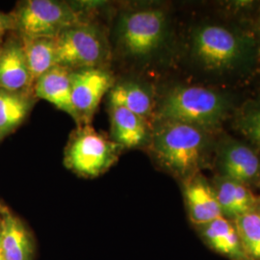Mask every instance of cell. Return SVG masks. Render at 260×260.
<instances>
[{"instance_id": "3", "label": "cell", "mask_w": 260, "mask_h": 260, "mask_svg": "<svg viewBox=\"0 0 260 260\" xmlns=\"http://www.w3.org/2000/svg\"><path fill=\"white\" fill-rule=\"evenodd\" d=\"M228 96L201 86H177L169 91L155 110L154 121H174L213 132L229 116Z\"/></svg>"}, {"instance_id": "24", "label": "cell", "mask_w": 260, "mask_h": 260, "mask_svg": "<svg viewBox=\"0 0 260 260\" xmlns=\"http://www.w3.org/2000/svg\"><path fill=\"white\" fill-rule=\"evenodd\" d=\"M257 36H258V42H259V45H260V20H259V23H258V27H257ZM260 50V48H259Z\"/></svg>"}, {"instance_id": "25", "label": "cell", "mask_w": 260, "mask_h": 260, "mask_svg": "<svg viewBox=\"0 0 260 260\" xmlns=\"http://www.w3.org/2000/svg\"><path fill=\"white\" fill-rule=\"evenodd\" d=\"M0 260H3V257H2V252H1V245H0Z\"/></svg>"}, {"instance_id": "4", "label": "cell", "mask_w": 260, "mask_h": 260, "mask_svg": "<svg viewBox=\"0 0 260 260\" xmlns=\"http://www.w3.org/2000/svg\"><path fill=\"white\" fill-rule=\"evenodd\" d=\"M122 147L93 129L77 126L65 149L64 164L75 175L94 178L105 174L119 160Z\"/></svg>"}, {"instance_id": "13", "label": "cell", "mask_w": 260, "mask_h": 260, "mask_svg": "<svg viewBox=\"0 0 260 260\" xmlns=\"http://www.w3.org/2000/svg\"><path fill=\"white\" fill-rule=\"evenodd\" d=\"M72 71L55 66L42 75L34 84V96L45 100L61 111L69 114L78 125V118L72 102Z\"/></svg>"}, {"instance_id": "18", "label": "cell", "mask_w": 260, "mask_h": 260, "mask_svg": "<svg viewBox=\"0 0 260 260\" xmlns=\"http://www.w3.org/2000/svg\"><path fill=\"white\" fill-rule=\"evenodd\" d=\"M34 103V93L0 90V141L19 128Z\"/></svg>"}, {"instance_id": "21", "label": "cell", "mask_w": 260, "mask_h": 260, "mask_svg": "<svg viewBox=\"0 0 260 260\" xmlns=\"http://www.w3.org/2000/svg\"><path fill=\"white\" fill-rule=\"evenodd\" d=\"M236 125L251 143L260 148V104H253L241 112Z\"/></svg>"}, {"instance_id": "5", "label": "cell", "mask_w": 260, "mask_h": 260, "mask_svg": "<svg viewBox=\"0 0 260 260\" xmlns=\"http://www.w3.org/2000/svg\"><path fill=\"white\" fill-rule=\"evenodd\" d=\"M20 39H56L67 28L83 22L81 12L55 0H26L12 12Z\"/></svg>"}, {"instance_id": "23", "label": "cell", "mask_w": 260, "mask_h": 260, "mask_svg": "<svg viewBox=\"0 0 260 260\" xmlns=\"http://www.w3.org/2000/svg\"><path fill=\"white\" fill-rule=\"evenodd\" d=\"M9 210V208H8L6 205H4L3 202L0 200V217L3 216L4 214L7 213Z\"/></svg>"}, {"instance_id": "22", "label": "cell", "mask_w": 260, "mask_h": 260, "mask_svg": "<svg viewBox=\"0 0 260 260\" xmlns=\"http://www.w3.org/2000/svg\"><path fill=\"white\" fill-rule=\"evenodd\" d=\"M16 24L15 19L12 15V13H3L0 11V39L1 37L8 33V32H15Z\"/></svg>"}, {"instance_id": "16", "label": "cell", "mask_w": 260, "mask_h": 260, "mask_svg": "<svg viewBox=\"0 0 260 260\" xmlns=\"http://www.w3.org/2000/svg\"><path fill=\"white\" fill-rule=\"evenodd\" d=\"M213 188L223 217L231 221L260 205L250 187L239 182L219 177Z\"/></svg>"}, {"instance_id": "12", "label": "cell", "mask_w": 260, "mask_h": 260, "mask_svg": "<svg viewBox=\"0 0 260 260\" xmlns=\"http://www.w3.org/2000/svg\"><path fill=\"white\" fill-rule=\"evenodd\" d=\"M0 245L3 260H35L34 235L11 210L0 217Z\"/></svg>"}, {"instance_id": "1", "label": "cell", "mask_w": 260, "mask_h": 260, "mask_svg": "<svg viewBox=\"0 0 260 260\" xmlns=\"http://www.w3.org/2000/svg\"><path fill=\"white\" fill-rule=\"evenodd\" d=\"M149 145L159 165L182 181L199 174L216 146L212 132L174 121H154Z\"/></svg>"}, {"instance_id": "11", "label": "cell", "mask_w": 260, "mask_h": 260, "mask_svg": "<svg viewBox=\"0 0 260 260\" xmlns=\"http://www.w3.org/2000/svg\"><path fill=\"white\" fill-rule=\"evenodd\" d=\"M183 196L189 218L197 228L223 216L213 186L202 175L183 180Z\"/></svg>"}, {"instance_id": "10", "label": "cell", "mask_w": 260, "mask_h": 260, "mask_svg": "<svg viewBox=\"0 0 260 260\" xmlns=\"http://www.w3.org/2000/svg\"><path fill=\"white\" fill-rule=\"evenodd\" d=\"M21 39L16 34L0 44V90L33 93Z\"/></svg>"}, {"instance_id": "6", "label": "cell", "mask_w": 260, "mask_h": 260, "mask_svg": "<svg viewBox=\"0 0 260 260\" xmlns=\"http://www.w3.org/2000/svg\"><path fill=\"white\" fill-rule=\"evenodd\" d=\"M55 40L56 66L71 71L103 68L109 58L102 30L87 21L67 28Z\"/></svg>"}, {"instance_id": "19", "label": "cell", "mask_w": 260, "mask_h": 260, "mask_svg": "<svg viewBox=\"0 0 260 260\" xmlns=\"http://www.w3.org/2000/svg\"><path fill=\"white\" fill-rule=\"evenodd\" d=\"M21 41L29 73L34 85L42 75L56 66V40L37 38L21 39Z\"/></svg>"}, {"instance_id": "14", "label": "cell", "mask_w": 260, "mask_h": 260, "mask_svg": "<svg viewBox=\"0 0 260 260\" xmlns=\"http://www.w3.org/2000/svg\"><path fill=\"white\" fill-rule=\"evenodd\" d=\"M111 138L122 149L148 145L151 134L149 121L120 106L110 105Z\"/></svg>"}, {"instance_id": "7", "label": "cell", "mask_w": 260, "mask_h": 260, "mask_svg": "<svg viewBox=\"0 0 260 260\" xmlns=\"http://www.w3.org/2000/svg\"><path fill=\"white\" fill-rule=\"evenodd\" d=\"M168 19L162 10L145 8L128 11L121 17L118 37L127 55L136 58L151 56L164 45Z\"/></svg>"}, {"instance_id": "9", "label": "cell", "mask_w": 260, "mask_h": 260, "mask_svg": "<svg viewBox=\"0 0 260 260\" xmlns=\"http://www.w3.org/2000/svg\"><path fill=\"white\" fill-rule=\"evenodd\" d=\"M215 151L220 177L248 187L259 180L260 157L248 145L225 137L216 144Z\"/></svg>"}, {"instance_id": "15", "label": "cell", "mask_w": 260, "mask_h": 260, "mask_svg": "<svg viewBox=\"0 0 260 260\" xmlns=\"http://www.w3.org/2000/svg\"><path fill=\"white\" fill-rule=\"evenodd\" d=\"M198 229L204 241L214 251L232 260H250L233 221L222 216Z\"/></svg>"}, {"instance_id": "17", "label": "cell", "mask_w": 260, "mask_h": 260, "mask_svg": "<svg viewBox=\"0 0 260 260\" xmlns=\"http://www.w3.org/2000/svg\"><path fill=\"white\" fill-rule=\"evenodd\" d=\"M109 104L127 109L148 121L155 113V102L150 90L135 81L115 84L109 91Z\"/></svg>"}, {"instance_id": "8", "label": "cell", "mask_w": 260, "mask_h": 260, "mask_svg": "<svg viewBox=\"0 0 260 260\" xmlns=\"http://www.w3.org/2000/svg\"><path fill=\"white\" fill-rule=\"evenodd\" d=\"M72 102L78 125L90 124L104 94L115 85L114 76L104 68L72 71Z\"/></svg>"}, {"instance_id": "20", "label": "cell", "mask_w": 260, "mask_h": 260, "mask_svg": "<svg viewBox=\"0 0 260 260\" xmlns=\"http://www.w3.org/2000/svg\"><path fill=\"white\" fill-rule=\"evenodd\" d=\"M250 260H260V205L233 221Z\"/></svg>"}, {"instance_id": "2", "label": "cell", "mask_w": 260, "mask_h": 260, "mask_svg": "<svg viewBox=\"0 0 260 260\" xmlns=\"http://www.w3.org/2000/svg\"><path fill=\"white\" fill-rule=\"evenodd\" d=\"M255 47L253 38L218 23H202L191 35V53L196 63L212 75L231 74L247 65Z\"/></svg>"}, {"instance_id": "26", "label": "cell", "mask_w": 260, "mask_h": 260, "mask_svg": "<svg viewBox=\"0 0 260 260\" xmlns=\"http://www.w3.org/2000/svg\"><path fill=\"white\" fill-rule=\"evenodd\" d=\"M0 44H1V43H0Z\"/></svg>"}]
</instances>
